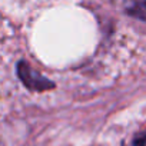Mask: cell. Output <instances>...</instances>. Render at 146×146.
<instances>
[{
    "instance_id": "6da1fadb",
    "label": "cell",
    "mask_w": 146,
    "mask_h": 146,
    "mask_svg": "<svg viewBox=\"0 0 146 146\" xmlns=\"http://www.w3.org/2000/svg\"><path fill=\"white\" fill-rule=\"evenodd\" d=\"M127 12L137 19L146 20V2H133L127 7Z\"/></svg>"
},
{
    "instance_id": "7a4b0ae2",
    "label": "cell",
    "mask_w": 146,
    "mask_h": 146,
    "mask_svg": "<svg viewBox=\"0 0 146 146\" xmlns=\"http://www.w3.org/2000/svg\"><path fill=\"white\" fill-rule=\"evenodd\" d=\"M133 146H146V132H143L135 137Z\"/></svg>"
}]
</instances>
